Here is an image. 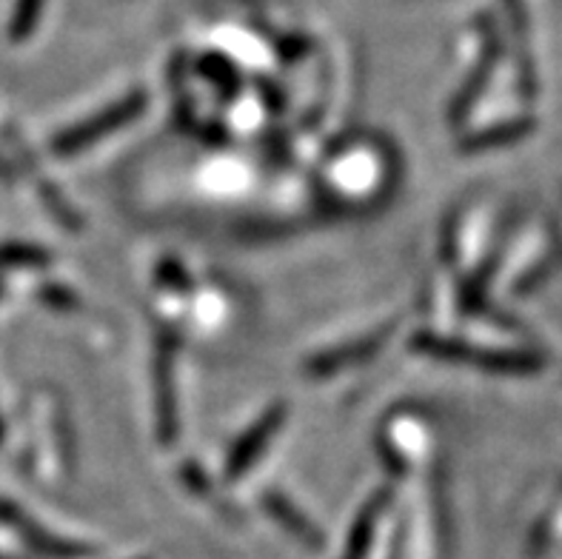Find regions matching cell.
<instances>
[{"instance_id": "6da1fadb", "label": "cell", "mask_w": 562, "mask_h": 559, "mask_svg": "<svg viewBox=\"0 0 562 559\" xmlns=\"http://www.w3.org/2000/svg\"><path fill=\"white\" fill-rule=\"evenodd\" d=\"M414 348L426 351L431 357H442V360H463L469 366H480L488 371H506V374H528V371L540 369V360L531 355H517V351H483V348L460 346V343L442 340L435 334H417L414 337Z\"/></svg>"}, {"instance_id": "7a4b0ae2", "label": "cell", "mask_w": 562, "mask_h": 559, "mask_svg": "<svg viewBox=\"0 0 562 559\" xmlns=\"http://www.w3.org/2000/svg\"><path fill=\"white\" fill-rule=\"evenodd\" d=\"M140 109H143L140 94H135V98H126L123 103H117V107L106 109L103 114L92 118V121L78 123L75 128H69V132H64L60 137H55L52 149H55V155H75V152H80V149H86V146L98 143L100 137H106L109 132H114V128L126 126L132 118H137V114H140Z\"/></svg>"}, {"instance_id": "3957f363", "label": "cell", "mask_w": 562, "mask_h": 559, "mask_svg": "<svg viewBox=\"0 0 562 559\" xmlns=\"http://www.w3.org/2000/svg\"><path fill=\"white\" fill-rule=\"evenodd\" d=\"M175 337L169 332L160 334L155 357L157 380V434L164 443L178 437V409H175Z\"/></svg>"}, {"instance_id": "277c9868", "label": "cell", "mask_w": 562, "mask_h": 559, "mask_svg": "<svg viewBox=\"0 0 562 559\" xmlns=\"http://www.w3.org/2000/svg\"><path fill=\"white\" fill-rule=\"evenodd\" d=\"M283 420H285V409L280 403L271 405V409H266L263 414H260V420H257L249 432L237 439V446L232 448V454H228L226 480H237V477L246 474V471L255 466L257 457L263 454V448L269 446L271 437H274L280 425H283Z\"/></svg>"}, {"instance_id": "5b68a950", "label": "cell", "mask_w": 562, "mask_h": 559, "mask_svg": "<svg viewBox=\"0 0 562 559\" xmlns=\"http://www.w3.org/2000/svg\"><path fill=\"white\" fill-rule=\"evenodd\" d=\"M389 334H392V326L380 328V332L369 334V337H363V340H355L351 346H340V348H331V351H323V355L312 357V360L306 362V371L312 377H328V374H335V371L349 369V366H355V362L369 360L371 355H378L380 348L385 346Z\"/></svg>"}, {"instance_id": "8992f818", "label": "cell", "mask_w": 562, "mask_h": 559, "mask_svg": "<svg viewBox=\"0 0 562 559\" xmlns=\"http://www.w3.org/2000/svg\"><path fill=\"white\" fill-rule=\"evenodd\" d=\"M0 517L7 519L9 525H14V528H18V532L29 539V546L35 548V551L46 554V557L69 559V557H83V554H92V548L75 546V543H60V539L49 537V534L43 532V528L29 525V519L23 517L21 511L12 508V505H0Z\"/></svg>"}, {"instance_id": "52a82bcc", "label": "cell", "mask_w": 562, "mask_h": 559, "mask_svg": "<svg viewBox=\"0 0 562 559\" xmlns=\"http://www.w3.org/2000/svg\"><path fill=\"white\" fill-rule=\"evenodd\" d=\"M263 508L269 511L271 517L278 519L280 525H283L285 532H292L294 539H300L303 546L312 548V551H321L323 548V534L314 528L312 523H308L303 514H300L294 505H289L280 494H266L263 496Z\"/></svg>"}, {"instance_id": "ba28073f", "label": "cell", "mask_w": 562, "mask_h": 559, "mask_svg": "<svg viewBox=\"0 0 562 559\" xmlns=\"http://www.w3.org/2000/svg\"><path fill=\"white\" fill-rule=\"evenodd\" d=\"M389 496H392V491H378V494L371 496L369 503H366V508L360 511V517H357L355 532H351L349 537V548H346V557L342 559H366V554H369V543L371 537H374V525H378L380 511L385 508Z\"/></svg>"}, {"instance_id": "9c48e42d", "label": "cell", "mask_w": 562, "mask_h": 559, "mask_svg": "<svg viewBox=\"0 0 562 559\" xmlns=\"http://www.w3.org/2000/svg\"><path fill=\"white\" fill-rule=\"evenodd\" d=\"M531 128L528 121H514L506 123V126H494V128H485L483 135H471L469 141L463 143L465 152H485V149H494V146H506V143L520 141L526 137V132Z\"/></svg>"}, {"instance_id": "30bf717a", "label": "cell", "mask_w": 562, "mask_h": 559, "mask_svg": "<svg viewBox=\"0 0 562 559\" xmlns=\"http://www.w3.org/2000/svg\"><path fill=\"white\" fill-rule=\"evenodd\" d=\"M49 255L35 246H3L0 248V266H43Z\"/></svg>"}, {"instance_id": "8fae6325", "label": "cell", "mask_w": 562, "mask_h": 559, "mask_svg": "<svg viewBox=\"0 0 562 559\" xmlns=\"http://www.w3.org/2000/svg\"><path fill=\"white\" fill-rule=\"evenodd\" d=\"M41 298H43V303L55 305V309H75V305H78V300L71 298V291L57 289V286H49V289H43Z\"/></svg>"}]
</instances>
